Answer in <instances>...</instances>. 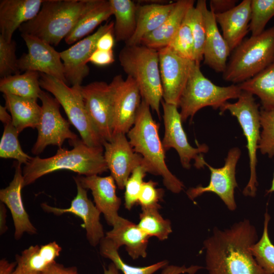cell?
Segmentation results:
<instances>
[{"label":"cell","mask_w":274,"mask_h":274,"mask_svg":"<svg viewBox=\"0 0 274 274\" xmlns=\"http://www.w3.org/2000/svg\"><path fill=\"white\" fill-rule=\"evenodd\" d=\"M257 238L256 228L247 219L224 230L215 227L203 242L208 274H268L250 250Z\"/></svg>","instance_id":"cell-1"},{"label":"cell","mask_w":274,"mask_h":274,"mask_svg":"<svg viewBox=\"0 0 274 274\" xmlns=\"http://www.w3.org/2000/svg\"><path fill=\"white\" fill-rule=\"evenodd\" d=\"M71 150L59 148L50 157L32 159L24 166L22 173L24 187L41 177L60 170H69L84 176L98 175L108 169L105 159L103 147H90L79 138L70 140Z\"/></svg>","instance_id":"cell-2"},{"label":"cell","mask_w":274,"mask_h":274,"mask_svg":"<svg viewBox=\"0 0 274 274\" xmlns=\"http://www.w3.org/2000/svg\"><path fill=\"white\" fill-rule=\"evenodd\" d=\"M159 128V124L153 118L150 107L142 99L135 123L127 133V138L134 151L142 157L143 166L147 173L161 176L167 189L179 193L185 186L167 166Z\"/></svg>","instance_id":"cell-3"},{"label":"cell","mask_w":274,"mask_h":274,"mask_svg":"<svg viewBox=\"0 0 274 274\" xmlns=\"http://www.w3.org/2000/svg\"><path fill=\"white\" fill-rule=\"evenodd\" d=\"M89 0H44L37 15L19 28L21 33L58 45L72 30Z\"/></svg>","instance_id":"cell-4"},{"label":"cell","mask_w":274,"mask_h":274,"mask_svg":"<svg viewBox=\"0 0 274 274\" xmlns=\"http://www.w3.org/2000/svg\"><path fill=\"white\" fill-rule=\"evenodd\" d=\"M119 60L124 72L138 84L142 100L160 117L163 91L158 50L141 44L125 45Z\"/></svg>","instance_id":"cell-5"},{"label":"cell","mask_w":274,"mask_h":274,"mask_svg":"<svg viewBox=\"0 0 274 274\" xmlns=\"http://www.w3.org/2000/svg\"><path fill=\"white\" fill-rule=\"evenodd\" d=\"M274 62V26L245 39L233 50L223 73V79L241 83Z\"/></svg>","instance_id":"cell-6"},{"label":"cell","mask_w":274,"mask_h":274,"mask_svg":"<svg viewBox=\"0 0 274 274\" xmlns=\"http://www.w3.org/2000/svg\"><path fill=\"white\" fill-rule=\"evenodd\" d=\"M242 92L238 85H215L203 75L200 65L194 61L179 100L182 121L185 122L189 118L191 120L199 110L206 107L220 109L228 100L238 98Z\"/></svg>","instance_id":"cell-7"},{"label":"cell","mask_w":274,"mask_h":274,"mask_svg":"<svg viewBox=\"0 0 274 274\" xmlns=\"http://www.w3.org/2000/svg\"><path fill=\"white\" fill-rule=\"evenodd\" d=\"M41 87L51 93L63 107L70 122L82 140L90 147H103L104 141L94 127L86 111L80 91L81 85L69 87L52 76L40 73Z\"/></svg>","instance_id":"cell-8"},{"label":"cell","mask_w":274,"mask_h":274,"mask_svg":"<svg viewBox=\"0 0 274 274\" xmlns=\"http://www.w3.org/2000/svg\"><path fill=\"white\" fill-rule=\"evenodd\" d=\"M259 105L253 95L242 91L238 100L234 103L226 102L220 108L223 114L227 111L235 117L239 123L247 140V148L249 157L250 176L243 193L245 196L254 197L256 194L257 150L260 139Z\"/></svg>","instance_id":"cell-9"},{"label":"cell","mask_w":274,"mask_h":274,"mask_svg":"<svg viewBox=\"0 0 274 274\" xmlns=\"http://www.w3.org/2000/svg\"><path fill=\"white\" fill-rule=\"evenodd\" d=\"M163 109L164 133L162 141L165 151L171 148L179 154L182 166L185 169L191 167V162L194 160V165L198 169L204 167L206 161L203 153L208 152L207 145L201 144L193 147L188 142L186 134L182 126V121L176 105L161 103Z\"/></svg>","instance_id":"cell-10"},{"label":"cell","mask_w":274,"mask_h":274,"mask_svg":"<svg viewBox=\"0 0 274 274\" xmlns=\"http://www.w3.org/2000/svg\"><path fill=\"white\" fill-rule=\"evenodd\" d=\"M39 99L42 102V115L37 128V139L31 149V153L36 155L42 153L49 145L61 148L65 140L78 139L70 129V123L62 116L57 100L43 90Z\"/></svg>","instance_id":"cell-11"},{"label":"cell","mask_w":274,"mask_h":274,"mask_svg":"<svg viewBox=\"0 0 274 274\" xmlns=\"http://www.w3.org/2000/svg\"><path fill=\"white\" fill-rule=\"evenodd\" d=\"M88 115L97 133L105 142L113 135L114 91L110 83L95 81L80 86Z\"/></svg>","instance_id":"cell-12"},{"label":"cell","mask_w":274,"mask_h":274,"mask_svg":"<svg viewBox=\"0 0 274 274\" xmlns=\"http://www.w3.org/2000/svg\"><path fill=\"white\" fill-rule=\"evenodd\" d=\"M241 154L238 148L230 149L224 166L220 168L213 167L206 162L205 165L211 172L209 183L206 187L198 185L189 189L186 192L188 198L193 200L206 192H213L221 198L230 211H234L236 208L234 189L237 187L235 170Z\"/></svg>","instance_id":"cell-13"},{"label":"cell","mask_w":274,"mask_h":274,"mask_svg":"<svg viewBox=\"0 0 274 274\" xmlns=\"http://www.w3.org/2000/svg\"><path fill=\"white\" fill-rule=\"evenodd\" d=\"M114 91L113 134H126L133 126L141 105V94L138 84L131 77L123 79L115 76L110 82Z\"/></svg>","instance_id":"cell-14"},{"label":"cell","mask_w":274,"mask_h":274,"mask_svg":"<svg viewBox=\"0 0 274 274\" xmlns=\"http://www.w3.org/2000/svg\"><path fill=\"white\" fill-rule=\"evenodd\" d=\"M158 52L163 100L178 107L194 61L177 55L168 47Z\"/></svg>","instance_id":"cell-15"},{"label":"cell","mask_w":274,"mask_h":274,"mask_svg":"<svg viewBox=\"0 0 274 274\" xmlns=\"http://www.w3.org/2000/svg\"><path fill=\"white\" fill-rule=\"evenodd\" d=\"M21 36L25 42L28 53L23 54L18 59L20 71L38 72L68 83L60 52L36 37L23 33Z\"/></svg>","instance_id":"cell-16"},{"label":"cell","mask_w":274,"mask_h":274,"mask_svg":"<svg viewBox=\"0 0 274 274\" xmlns=\"http://www.w3.org/2000/svg\"><path fill=\"white\" fill-rule=\"evenodd\" d=\"M104 157L111 176L119 189L123 190L134 168L143 165L142 157L136 153L125 134L117 133L103 144Z\"/></svg>","instance_id":"cell-17"},{"label":"cell","mask_w":274,"mask_h":274,"mask_svg":"<svg viewBox=\"0 0 274 274\" xmlns=\"http://www.w3.org/2000/svg\"><path fill=\"white\" fill-rule=\"evenodd\" d=\"M114 27L113 21L107 22L100 25L93 33L60 52L68 83L72 86L81 85L83 80L89 74V68L87 63L96 49L98 39L105 33L114 30Z\"/></svg>","instance_id":"cell-18"},{"label":"cell","mask_w":274,"mask_h":274,"mask_svg":"<svg viewBox=\"0 0 274 274\" xmlns=\"http://www.w3.org/2000/svg\"><path fill=\"white\" fill-rule=\"evenodd\" d=\"M74 179L77 185V193L69 208L54 207L46 203H42L41 208L44 211L55 215L69 213L80 217L83 222L82 226L86 230L87 240L91 245L96 246L105 236L100 222L101 213L88 197L86 189L83 188L75 177Z\"/></svg>","instance_id":"cell-19"},{"label":"cell","mask_w":274,"mask_h":274,"mask_svg":"<svg viewBox=\"0 0 274 274\" xmlns=\"http://www.w3.org/2000/svg\"><path fill=\"white\" fill-rule=\"evenodd\" d=\"M82 187L91 190L95 205L103 214L107 223L113 226L119 218L118 211L121 200L116 194L115 181L110 175L75 177Z\"/></svg>","instance_id":"cell-20"},{"label":"cell","mask_w":274,"mask_h":274,"mask_svg":"<svg viewBox=\"0 0 274 274\" xmlns=\"http://www.w3.org/2000/svg\"><path fill=\"white\" fill-rule=\"evenodd\" d=\"M15 174L9 185L0 190V200L10 210L15 228L14 237L19 239L24 232L30 234L37 233V229L30 222L24 209L21 196L24 179L21 164L14 163Z\"/></svg>","instance_id":"cell-21"},{"label":"cell","mask_w":274,"mask_h":274,"mask_svg":"<svg viewBox=\"0 0 274 274\" xmlns=\"http://www.w3.org/2000/svg\"><path fill=\"white\" fill-rule=\"evenodd\" d=\"M44 0H1L0 31L3 38L10 42L14 32L23 23L39 13Z\"/></svg>","instance_id":"cell-22"},{"label":"cell","mask_w":274,"mask_h":274,"mask_svg":"<svg viewBox=\"0 0 274 274\" xmlns=\"http://www.w3.org/2000/svg\"><path fill=\"white\" fill-rule=\"evenodd\" d=\"M203 11L206 28L203 62L215 72L223 73L231 51L219 30L215 14L208 9L207 3Z\"/></svg>","instance_id":"cell-23"},{"label":"cell","mask_w":274,"mask_h":274,"mask_svg":"<svg viewBox=\"0 0 274 274\" xmlns=\"http://www.w3.org/2000/svg\"><path fill=\"white\" fill-rule=\"evenodd\" d=\"M215 16L222 30L223 37L231 51H233L249 30L251 0H243L231 10Z\"/></svg>","instance_id":"cell-24"},{"label":"cell","mask_w":274,"mask_h":274,"mask_svg":"<svg viewBox=\"0 0 274 274\" xmlns=\"http://www.w3.org/2000/svg\"><path fill=\"white\" fill-rule=\"evenodd\" d=\"M106 232L105 237L110 239L119 249L122 246L132 259L147 256V248L150 237L136 224L129 220L119 217Z\"/></svg>","instance_id":"cell-25"},{"label":"cell","mask_w":274,"mask_h":274,"mask_svg":"<svg viewBox=\"0 0 274 274\" xmlns=\"http://www.w3.org/2000/svg\"><path fill=\"white\" fill-rule=\"evenodd\" d=\"M193 0L176 2L173 10L162 24L142 39L140 44L157 50L167 47L181 26L188 11L194 6Z\"/></svg>","instance_id":"cell-26"},{"label":"cell","mask_w":274,"mask_h":274,"mask_svg":"<svg viewBox=\"0 0 274 274\" xmlns=\"http://www.w3.org/2000/svg\"><path fill=\"white\" fill-rule=\"evenodd\" d=\"M175 4L137 5L136 29L131 38L125 42V45H140L143 37L156 30L165 20Z\"/></svg>","instance_id":"cell-27"},{"label":"cell","mask_w":274,"mask_h":274,"mask_svg":"<svg viewBox=\"0 0 274 274\" xmlns=\"http://www.w3.org/2000/svg\"><path fill=\"white\" fill-rule=\"evenodd\" d=\"M113 15L109 1L89 0L88 5L75 26L64 39L72 44L89 35L102 22Z\"/></svg>","instance_id":"cell-28"},{"label":"cell","mask_w":274,"mask_h":274,"mask_svg":"<svg viewBox=\"0 0 274 274\" xmlns=\"http://www.w3.org/2000/svg\"><path fill=\"white\" fill-rule=\"evenodd\" d=\"M5 107L12 117V123L20 133L28 127L37 128L42 115V107L37 100L3 93Z\"/></svg>","instance_id":"cell-29"},{"label":"cell","mask_w":274,"mask_h":274,"mask_svg":"<svg viewBox=\"0 0 274 274\" xmlns=\"http://www.w3.org/2000/svg\"><path fill=\"white\" fill-rule=\"evenodd\" d=\"M61 250L55 241L42 246H31L20 255H16V267L24 271L42 273L55 262Z\"/></svg>","instance_id":"cell-30"},{"label":"cell","mask_w":274,"mask_h":274,"mask_svg":"<svg viewBox=\"0 0 274 274\" xmlns=\"http://www.w3.org/2000/svg\"><path fill=\"white\" fill-rule=\"evenodd\" d=\"M40 78V73L32 71L3 78L0 80V91L3 93L38 100L42 91Z\"/></svg>","instance_id":"cell-31"},{"label":"cell","mask_w":274,"mask_h":274,"mask_svg":"<svg viewBox=\"0 0 274 274\" xmlns=\"http://www.w3.org/2000/svg\"><path fill=\"white\" fill-rule=\"evenodd\" d=\"M114 16V32L117 42L129 40L136 29V6L131 0H109Z\"/></svg>","instance_id":"cell-32"},{"label":"cell","mask_w":274,"mask_h":274,"mask_svg":"<svg viewBox=\"0 0 274 274\" xmlns=\"http://www.w3.org/2000/svg\"><path fill=\"white\" fill-rule=\"evenodd\" d=\"M237 85L242 91L257 96L262 109L274 110V62L253 77Z\"/></svg>","instance_id":"cell-33"},{"label":"cell","mask_w":274,"mask_h":274,"mask_svg":"<svg viewBox=\"0 0 274 274\" xmlns=\"http://www.w3.org/2000/svg\"><path fill=\"white\" fill-rule=\"evenodd\" d=\"M99 245L100 254L110 259L123 274H154L156 271L168 265V261L165 260L147 266H131L123 260L119 254V249L109 238L105 236L100 241Z\"/></svg>","instance_id":"cell-34"},{"label":"cell","mask_w":274,"mask_h":274,"mask_svg":"<svg viewBox=\"0 0 274 274\" xmlns=\"http://www.w3.org/2000/svg\"><path fill=\"white\" fill-rule=\"evenodd\" d=\"M206 3L205 0H198L196 6L191 8L187 13L194 40L193 61L199 65L203 59V50L206 38L203 11Z\"/></svg>","instance_id":"cell-35"},{"label":"cell","mask_w":274,"mask_h":274,"mask_svg":"<svg viewBox=\"0 0 274 274\" xmlns=\"http://www.w3.org/2000/svg\"><path fill=\"white\" fill-rule=\"evenodd\" d=\"M158 210L155 208L142 209L138 225L150 237L154 236L163 241L168 238L172 229L170 221L163 218Z\"/></svg>","instance_id":"cell-36"},{"label":"cell","mask_w":274,"mask_h":274,"mask_svg":"<svg viewBox=\"0 0 274 274\" xmlns=\"http://www.w3.org/2000/svg\"><path fill=\"white\" fill-rule=\"evenodd\" d=\"M270 217L266 211L264 214L263 230L260 239L250 247L258 263L268 274H274V245L268 234Z\"/></svg>","instance_id":"cell-37"},{"label":"cell","mask_w":274,"mask_h":274,"mask_svg":"<svg viewBox=\"0 0 274 274\" xmlns=\"http://www.w3.org/2000/svg\"><path fill=\"white\" fill-rule=\"evenodd\" d=\"M19 133L12 121L4 124L0 142V157L14 159L20 164L25 165L32 157L22 150L18 140Z\"/></svg>","instance_id":"cell-38"},{"label":"cell","mask_w":274,"mask_h":274,"mask_svg":"<svg viewBox=\"0 0 274 274\" xmlns=\"http://www.w3.org/2000/svg\"><path fill=\"white\" fill-rule=\"evenodd\" d=\"M251 16L249 30L251 36H257L265 30L274 16V0H251Z\"/></svg>","instance_id":"cell-39"},{"label":"cell","mask_w":274,"mask_h":274,"mask_svg":"<svg viewBox=\"0 0 274 274\" xmlns=\"http://www.w3.org/2000/svg\"><path fill=\"white\" fill-rule=\"evenodd\" d=\"M167 47L177 55L193 61L194 40L187 14L181 26Z\"/></svg>","instance_id":"cell-40"},{"label":"cell","mask_w":274,"mask_h":274,"mask_svg":"<svg viewBox=\"0 0 274 274\" xmlns=\"http://www.w3.org/2000/svg\"><path fill=\"white\" fill-rule=\"evenodd\" d=\"M260 120L262 130L258 149L262 154L272 157L274 156V110L261 109Z\"/></svg>","instance_id":"cell-41"},{"label":"cell","mask_w":274,"mask_h":274,"mask_svg":"<svg viewBox=\"0 0 274 274\" xmlns=\"http://www.w3.org/2000/svg\"><path fill=\"white\" fill-rule=\"evenodd\" d=\"M16 42H7L0 35V76L2 78L18 74L20 70L16 56Z\"/></svg>","instance_id":"cell-42"},{"label":"cell","mask_w":274,"mask_h":274,"mask_svg":"<svg viewBox=\"0 0 274 274\" xmlns=\"http://www.w3.org/2000/svg\"><path fill=\"white\" fill-rule=\"evenodd\" d=\"M147 173L143 165L139 166L134 169L127 181L124 188V205L127 210H130L138 202Z\"/></svg>","instance_id":"cell-43"},{"label":"cell","mask_w":274,"mask_h":274,"mask_svg":"<svg viewBox=\"0 0 274 274\" xmlns=\"http://www.w3.org/2000/svg\"><path fill=\"white\" fill-rule=\"evenodd\" d=\"M156 185L157 183L152 180L144 182L138 202L142 209L161 208L159 202L163 193L161 189L156 187Z\"/></svg>","instance_id":"cell-44"},{"label":"cell","mask_w":274,"mask_h":274,"mask_svg":"<svg viewBox=\"0 0 274 274\" xmlns=\"http://www.w3.org/2000/svg\"><path fill=\"white\" fill-rule=\"evenodd\" d=\"M113 50L106 51L96 49L89 58V62L98 66H105L114 61Z\"/></svg>","instance_id":"cell-45"},{"label":"cell","mask_w":274,"mask_h":274,"mask_svg":"<svg viewBox=\"0 0 274 274\" xmlns=\"http://www.w3.org/2000/svg\"><path fill=\"white\" fill-rule=\"evenodd\" d=\"M235 0H211L210 1V10L214 14L226 12L236 6Z\"/></svg>","instance_id":"cell-46"},{"label":"cell","mask_w":274,"mask_h":274,"mask_svg":"<svg viewBox=\"0 0 274 274\" xmlns=\"http://www.w3.org/2000/svg\"><path fill=\"white\" fill-rule=\"evenodd\" d=\"M201 268V266L198 265L186 267L185 265L180 266L168 264L163 268L160 274H195L198 270Z\"/></svg>","instance_id":"cell-47"},{"label":"cell","mask_w":274,"mask_h":274,"mask_svg":"<svg viewBox=\"0 0 274 274\" xmlns=\"http://www.w3.org/2000/svg\"><path fill=\"white\" fill-rule=\"evenodd\" d=\"M42 274H79L76 267H65L56 261L45 269Z\"/></svg>","instance_id":"cell-48"},{"label":"cell","mask_w":274,"mask_h":274,"mask_svg":"<svg viewBox=\"0 0 274 274\" xmlns=\"http://www.w3.org/2000/svg\"><path fill=\"white\" fill-rule=\"evenodd\" d=\"M114 35V30L108 31L103 34L97 42L96 49L106 51L113 50L115 43Z\"/></svg>","instance_id":"cell-49"},{"label":"cell","mask_w":274,"mask_h":274,"mask_svg":"<svg viewBox=\"0 0 274 274\" xmlns=\"http://www.w3.org/2000/svg\"><path fill=\"white\" fill-rule=\"evenodd\" d=\"M17 262H9L5 259L0 260V274H12L17 266Z\"/></svg>","instance_id":"cell-50"},{"label":"cell","mask_w":274,"mask_h":274,"mask_svg":"<svg viewBox=\"0 0 274 274\" xmlns=\"http://www.w3.org/2000/svg\"><path fill=\"white\" fill-rule=\"evenodd\" d=\"M6 218L7 210L6 206L1 202L0 204V232L1 235L7 230Z\"/></svg>","instance_id":"cell-51"},{"label":"cell","mask_w":274,"mask_h":274,"mask_svg":"<svg viewBox=\"0 0 274 274\" xmlns=\"http://www.w3.org/2000/svg\"><path fill=\"white\" fill-rule=\"evenodd\" d=\"M7 110L5 106H0V120L4 124L12 121V117Z\"/></svg>","instance_id":"cell-52"},{"label":"cell","mask_w":274,"mask_h":274,"mask_svg":"<svg viewBox=\"0 0 274 274\" xmlns=\"http://www.w3.org/2000/svg\"><path fill=\"white\" fill-rule=\"evenodd\" d=\"M104 274H120L119 270L112 262L108 265V268L104 267Z\"/></svg>","instance_id":"cell-53"},{"label":"cell","mask_w":274,"mask_h":274,"mask_svg":"<svg viewBox=\"0 0 274 274\" xmlns=\"http://www.w3.org/2000/svg\"><path fill=\"white\" fill-rule=\"evenodd\" d=\"M12 274H42V273L24 271L16 267Z\"/></svg>","instance_id":"cell-54"},{"label":"cell","mask_w":274,"mask_h":274,"mask_svg":"<svg viewBox=\"0 0 274 274\" xmlns=\"http://www.w3.org/2000/svg\"><path fill=\"white\" fill-rule=\"evenodd\" d=\"M274 192V174H273V180H272V184H271V187L267 191V193L268 194V193H271V192Z\"/></svg>","instance_id":"cell-55"}]
</instances>
